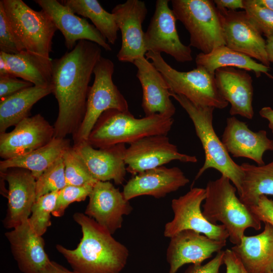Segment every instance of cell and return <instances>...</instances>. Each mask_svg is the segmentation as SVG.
I'll return each mask as SVG.
<instances>
[{"label": "cell", "instance_id": "obj_37", "mask_svg": "<svg viewBox=\"0 0 273 273\" xmlns=\"http://www.w3.org/2000/svg\"><path fill=\"white\" fill-rule=\"evenodd\" d=\"M93 187L92 185H66L59 192L56 204L52 214L55 217L63 216L70 204L84 201L89 197Z\"/></svg>", "mask_w": 273, "mask_h": 273}, {"label": "cell", "instance_id": "obj_41", "mask_svg": "<svg viewBox=\"0 0 273 273\" xmlns=\"http://www.w3.org/2000/svg\"><path fill=\"white\" fill-rule=\"evenodd\" d=\"M224 251L221 250L215 257L207 263L192 264L186 270L185 273H218L220 266L223 263Z\"/></svg>", "mask_w": 273, "mask_h": 273}, {"label": "cell", "instance_id": "obj_46", "mask_svg": "<svg viewBox=\"0 0 273 273\" xmlns=\"http://www.w3.org/2000/svg\"><path fill=\"white\" fill-rule=\"evenodd\" d=\"M265 50L269 63H273V35L266 37Z\"/></svg>", "mask_w": 273, "mask_h": 273}, {"label": "cell", "instance_id": "obj_24", "mask_svg": "<svg viewBox=\"0 0 273 273\" xmlns=\"http://www.w3.org/2000/svg\"><path fill=\"white\" fill-rule=\"evenodd\" d=\"M143 90L142 107L145 116L160 114L172 118L175 108L171 100L167 84L154 64L145 57L133 63Z\"/></svg>", "mask_w": 273, "mask_h": 273}, {"label": "cell", "instance_id": "obj_21", "mask_svg": "<svg viewBox=\"0 0 273 273\" xmlns=\"http://www.w3.org/2000/svg\"><path fill=\"white\" fill-rule=\"evenodd\" d=\"M221 142L229 154L234 157H244L263 165L264 152L273 150V140L264 130L253 131L246 122L235 116L228 117Z\"/></svg>", "mask_w": 273, "mask_h": 273}, {"label": "cell", "instance_id": "obj_15", "mask_svg": "<svg viewBox=\"0 0 273 273\" xmlns=\"http://www.w3.org/2000/svg\"><path fill=\"white\" fill-rule=\"evenodd\" d=\"M54 128L40 114L29 116L9 132L0 133V156L4 160L24 155L49 143Z\"/></svg>", "mask_w": 273, "mask_h": 273}, {"label": "cell", "instance_id": "obj_27", "mask_svg": "<svg viewBox=\"0 0 273 273\" xmlns=\"http://www.w3.org/2000/svg\"><path fill=\"white\" fill-rule=\"evenodd\" d=\"M71 146L66 138H56L48 144L24 155L1 160V172L13 168L29 170L36 180Z\"/></svg>", "mask_w": 273, "mask_h": 273}, {"label": "cell", "instance_id": "obj_25", "mask_svg": "<svg viewBox=\"0 0 273 273\" xmlns=\"http://www.w3.org/2000/svg\"><path fill=\"white\" fill-rule=\"evenodd\" d=\"M214 74L220 94L231 105L230 115L252 119L253 87L250 74L246 70L231 67L218 68Z\"/></svg>", "mask_w": 273, "mask_h": 273}, {"label": "cell", "instance_id": "obj_23", "mask_svg": "<svg viewBox=\"0 0 273 273\" xmlns=\"http://www.w3.org/2000/svg\"><path fill=\"white\" fill-rule=\"evenodd\" d=\"M12 255L22 273H41L51 261L44 241L27 220L5 233Z\"/></svg>", "mask_w": 273, "mask_h": 273}, {"label": "cell", "instance_id": "obj_29", "mask_svg": "<svg viewBox=\"0 0 273 273\" xmlns=\"http://www.w3.org/2000/svg\"><path fill=\"white\" fill-rule=\"evenodd\" d=\"M0 56L7 62L10 75L37 87L52 86V63H48L25 50L16 54L0 52Z\"/></svg>", "mask_w": 273, "mask_h": 273}, {"label": "cell", "instance_id": "obj_1", "mask_svg": "<svg viewBox=\"0 0 273 273\" xmlns=\"http://www.w3.org/2000/svg\"><path fill=\"white\" fill-rule=\"evenodd\" d=\"M101 54L98 44L81 40L72 50L52 60V93L58 104L54 138H66L77 132L85 115L89 83Z\"/></svg>", "mask_w": 273, "mask_h": 273}, {"label": "cell", "instance_id": "obj_28", "mask_svg": "<svg viewBox=\"0 0 273 273\" xmlns=\"http://www.w3.org/2000/svg\"><path fill=\"white\" fill-rule=\"evenodd\" d=\"M53 93L52 86H32L0 100V133L29 117L33 106Z\"/></svg>", "mask_w": 273, "mask_h": 273}, {"label": "cell", "instance_id": "obj_49", "mask_svg": "<svg viewBox=\"0 0 273 273\" xmlns=\"http://www.w3.org/2000/svg\"><path fill=\"white\" fill-rule=\"evenodd\" d=\"M270 273H273V267H272Z\"/></svg>", "mask_w": 273, "mask_h": 273}, {"label": "cell", "instance_id": "obj_4", "mask_svg": "<svg viewBox=\"0 0 273 273\" xmlns=\"http://www.w3.org/2000/svg\"><path fill=\"white\" fill-rule=\"evenodd\" d=\"M206 198L203 204V214L210 223L220 222L229 234L230 241L239 244L245 230L261 229V221L243 203L236 195V188L226 176L221 175L210 180L205 188Z\"/></svg>", "mask_w": 273, "mask_h": 273}, {"label": "cell", "instance_id": "obj_30", "mask_svg": "<svg viewBox=\"0 0 273 273\" xmlns=\"http://www.w3.org/2000/svg\"><path fill=\"white\" fill-rule=\"evenodd\" d=\"M195 62L197 66L202 67L213 74L218 68L231 67L253 71L258 77L261 73H267L269 69L251 57L226 46L218 47L208 54H198L196 57Z\"/></svg>", "mask_w": 273, "mask_h": 273}, {"label": "cell", "instance_id": "obj_11", "mask_svg": "<svg viewBox=\"0 0 273 273\" xmlns=\"http://www.w3.org/2000/svg\"><path fill=\"white\" fill-rule=\"evenodd\" d=\"M169 2L168 0L156 1L154 14L144 33L145 49L147 52L164 53L180 63L191 61L192 50L180 40L177 20Z\"/></svg>", "mask_w": 273, "mask_h": 273}, {"label": "cell", "instance_id": "obj_38", "mask_svg": "<svg viewBox=\"0 0 273 273\" xmlns=\"http://www.w3.org/2000/svg\"><path fill=\"white\" fill-rule=\"evenodd\" d=\"M0 52L16 54L24 49L16 36L0 2Z\"/></svg>", "mask_w": 273, "mask_h": 273}, {"label": "cell", "instance_id": "obj_34", "mask_svg": "<svg viewBox=\"0 0 273 273\" xmlns=\"http://www.w3.org/2000/svg\"><path fill=\"white\" fill-rule=\"evenodd\" d=\"M59 192L50 193L37 198L32 205L28 222L39 236L51 225V214L55 209Z\"/></svg>", "mask_w": 273, "mask_h": 273}, {"label": "cell", "instance_id": "obj_40", "mask_svg": "<svg viewBox=\"0 0 273 273\" xmlns=\"http://www.w3.org/2000/svg\"><path fill=\"white\" fill-rule=\"evenodd\" d=\"M251 212L261 222H267L273 226V200L262 195L257 204L249 207Z\"/></svg>", "mask_w": 273, "mask_h": 273}, {"label": "cell", "instance_id": "obj_35", "mask_svg": "<svg viewBox=\"0 0 273 273\" xmlns=\"http://www.w3.org/2000/svg\"><path fill=\"white\" fill-rule=\"evenodd\" d=\"M66 185L65 166L62 157L36 180V199L50 193L59 192Z\"/></svg>", "mask_w": 273, "mask_h": 273}, {"label": "cell", "instance_id": "obj_31", "mask_svg": "<svg viewBox=\"0 0 273 273\" xmlns=\"http://www.w3.org/2000/svg\"><path fill=\"white\" fill-rule=\"evenodd\" d=\"M240 165L244 176L239 198L243 203L249 208L257 204L260 196H273V161L260 166L249 163Z\"/></svg>", "mask_w": 273, "mask_h": 273}, {"label": "cell", "instance_id": "obj_42", "mask_svg": "<svg viewBox=\"0 0 273 273\" xmlns=\"http://www.w3.org/2000/svg\"><path fill=\"white\" fill-rule=\"evenodd\" d=\"M223 261L225 265L226 273H250L231 249L224 251Z\"/></svg>", "mask_w": 273, "mask_h": 273}, {"label": "cell", "instance_id": "obj_47", "mask_svg": "<svg viewBox=\"0 0 273 273\" xmlns=\"http://www.w3.org/2000/svg\"><path fill=\"white\" fill-rule=\"evenodd\" d=\"M10 75L9 67L4 60L0 56V76Z\"/></svg>", "mask_w": 273, "mask_h": 273}, {"label": "cell", "instance_id": "obj_9", "mask_svg": "<svg viewBox=\"0 0 273 273\" xmlns=\"http://www.w3.org/2000/svg\"><path fill=\"white\" fill-rule=\"evenodd\" d=\"M114 64L109 58L101 57L95 66L94 82L90 86L83 119L73 135L74 144L87 142L101 115L110 109L128 111V104L113 81Z\"/></svg>", "mask_w": 273, "mask_h": 273}, {"label": "cell", "instance_id": "obj_14", "mask_svg": "<svg viewBox=\"0 0 273 273\" xmlns=\"http://www.w3.org/2000/svg\"><path fill=\"white\" fill-rule=\"evenodd\" d=\"M111 13L115 17L121 33V46L117 55L118 60L133 63L144 57L147 51L142 24L148 13L145 3L140 0H127L116 5Z\"/></svg>", "mask_w": 273, "mask_h": 273}, {"label": "cell", "instance_id": "obj_6", "mask_svg": "<svg viewBox=\"0 0 273 273\" xmlns=\"http://www.w3.org/2000/svg\"><path fill=\"white\" fill-rule=\"evenodd\" d=\"M0 2L24 50L52 63V39L58 29L48 14L32 9L22 0Z\"/></svg>", "mask_w": 273, "mask_h": 273}, {"label": "cell", "instance_id": "obj_19", "mask_svg": "<svg viewBox=\"0 0 273 273\" xmlns=\"http://www.w3.org/2000/svg\"><path fill=\"white\" fill-rule=\"evenodd\" d=\"M170 239L166 252L169 273H176L186 264H201L213 253L222 250L226 243V241L213 240L190 230L181 231Z\"/></svg>", "mask_w": 273, "mask_h": 273}, {"label": "cell", "instance_id": "obj_16", "mask_svg": "<svg viewBox=\"0 0 273 273\" xmlns=\"http://www.w3.org/2000/svg\"><path fill=\"white\" fill-rule=\"evenodd\" d=\"M132 211L129 201L110 181H98L89 196L84 214L113 235L121 228L123 216Z\"/></svg>", "mask_w": 273, "mask_h": 273}, {"label": "cell", "instance_id": "obj_45", "mask_svg": "<svg viewBox=\"0 0 273 273\" xmlns=\"http://www.w3.org/2000/svg\"><path fill=\"white\" fill-rule=\"evenodd\" d=\"M261 117L269 121L268 127L273 133V109L269 107H264L259 111Z\"/></svg>", "mask_w": 273, "mask_h": 273}, {"label": "cell", "instance_id": "obj_20", "mask_svg": "<svg viewBox=\"0 0 273 273\" xmlns=\"http://www.w3.org/2000/svg\"><path fill=\"white\" fill-rule=\"evenodd\" d=\"M97 181L113 180L117 185L125 180L126 173L125 144L97 149L87 142L75 143L72 147Z\"/></svg>", "mask_w": 273, "mask_h": 273}, {"label": "cell", "instance_id": "obj_32", "mask_svg": "<svg viewBox=\"0 0 273 273\" xmlns=\"http://www.w3.org/2000/svg\"><path fill=\"white\" fill-rule=\"evenodd\" d=\"M61 3L75 14L89 19L109 44L115 43L119 30L115 17L97 0H65Z\"/></svg>", "mask_w": 273, "mask_h": 273}, {"label": "cell", "instance_id": "obj_13", "mask_svg": "<svg viewBox=\"0 0 273 273\" xmlns=\"http://www.w3.org/2000/svg\"><path fill=\"white\" fill-rule=\"evenodd\" d=\"M219 10V9H218ZM225 46L269 68L262 34L244 11L219 10Z\"/></svg>", "mask_w": 273, "mask_h": 273}, {"label": "cell", "instance_id": "obj_26", "mask_svg": "<svg viewBox=\"0 0 273 273\" xmlns=\"http://www.w3.org/2000/svg\"><path fill=\"white\" fill-rule=\"evenodd\" d=\"M231 249L250 273H270L273 267V226L264 222L261 233L244 235Z\"/></svg>", "mask_w": 273, "mask_h": 273}, {"label": "cell", "instance_id": "obj_17", "mask_svg": "<svg viewBox=\"0 0 273 273\" xmlns=\"http://www.w3.org/2000/svg\"><path fill=\"white\" fill-rule=\"evenodd\" d=\"M34 2L48 14L61 32L68 50H72L78 41L86 40L98 44L106 51H112L111 45L93 24L78 16L61 2L57 0H35Z\"/></svg>", "mask_w": 273, "mask_h": 273}, {"label": "cell", "instance_id": "obj_7", "mask_svg": "<svg viewBox=\"0 0 273 273\" xmlns=\"http://www.w3.org/2000/svg\"><path fill=\"white\" fill-rule=\"evenodd\" d=\"M145 56L161 73L170 93L182 95L200 106L220 109L228 106L217 87L215 74L201 66L188 71H178L159 53L147 52Z\"/></svg>", "mask_w": 273, "mask_h": 273}, {"label": "cell", "instance_id": "obj_44", "mask_svg": "<svg viewBox=\"0 0 273 273\" xmlns=\"http://www.w3.org/2000/svg\"><path fill=\"white\" fill-rule=\"evenodd\" d=\"M41 273H75L70 271L56 262L51 260Z\"/></svg>", "mask_w": 273, "mask_h": 273}, {"label": "cell", "instance_id": "obj_48", "mask_svg": "<svg viewBox=\"0 0 273 273\" xmlns=\"http://www.w3.org/2000/svg\"><path fill=\"white\" fill-rule=\"evenodd\" d=\"M259 4L273 12V0H257Z\"/></svg>", "mask_w": 273, "mask_h": 273}, {"label": "cell", "instance_id": "obj_39", "mask_svg": "<svg viewBox=\"0 0 273 273\" xmlns=\"http://www.w3.org/2000/svg\"><path fill=\"white\" fill-rule=\"evenodd\" d=\"M34 85L11 75L0 76V100Z\"/></svg>", "mask_w": 273, "mask_h": 273}, {"label": "cell", "instance_id": "obj_3", "mask_svg": "<svg viewBox=\"0 0 273 273\" xmlns=\"http://www.w3.org/2000/svg\"><path fill=\"white\" fill-rule=\"evenodd\" d=\"M174 120L160 114L137 118L128 111L110 109L100 117L87 142L103 149L119 144H129L154 135H167Z\"/></svg>", "mask_w": 273, "mask_h": 273}, {"label": "cell", "instance_id": "obj_36", "mask_svg": "<svg viewBox=\"0 0 273 273\" xmlns=\"http://www.w3.org/2000/svg\"><path fill=\"white\" fill-rule=\"evenodd\" d=\"M244 10L257 28L266 37L273 35V12L257 0H243Z\"/></svg>", "mask_w": 273, "mask_h": 273}, {"label": "cell", "instance_id": "obj_33", "mask_svg": "<svg viewBox=\"0 0 273 273\" xmlns=\"http://www.w3.org/2000/svg\"><path fill=\"white\" fill-rule=\"evenodd\" d=\"M62 159L67 185L94 186L98 181L92 176L82 159L72 147L65 151Z\"/></svg>", "mask_w": 273, "mask_h": 273}, {"label": "cell", "instance_id": "obj_10", "mask_svg": "<svg viewBox=\"0 0 273 273\" xmlns=\"http://www.w3.org/2000/svg\"><path fill=\"white\" fill-rule=\"evenodd\" d=\"M205 198V189L193 188L185 195L173 199L171 206L174 216L165 224L164 236L171 238L181 231L190 230L213 240L226 241L229 234L224 226L210 223L203 214L201 205Z\"/></svg>", "mask_w": 273, "mask_h": 273}, {"label": "cell", "instance_id": "obj_18", "mask_svg": "<svg viewBox=\"0 0 273 273\" xmlns=\"http://www.w3.org/2000/svg\"><path fill=\"white\" fill-rule=\"evenodd\" d=\"M8 183V208L4 226L13 229L28 219L36 199V179L27 169L13 168L1 172Z\"/></svg>", "mask_w": 273, "mask_h": 273}, {"label": "cell", "instance_id": "obj_12", "mask_svg": "<svg viewBox=\"0 0 273 273\" xmlns=\"http://www.w3.org/2000/svg\"><path fill=\"white\" fill-rule=\"evenodd\" d=\"M174 160L185 163L198 161L195 156L180 153L166 135H151L131 143L124 155L126 170L133 175Z\"/></svg>", "mask_w": 273, "mask_h": 273}, {"label": "cell", "instance_id": "obj_8", "mask_svg": "<svg viewBox=\"0 0 273 273\" xmlns=\"http://www.w3.org/2000/svg\"><path fill=\"white\" fill-rule=\"evenodd\" d=\"M172 11L190 34V46L208 54L225 46L219 10L213 1L172 0Z\"/></svg>", "mask_w": 273, "mask_h": 273}, {"label": "cell", "instance_id": "obj_2", "mask_svg": "<svg viewBox=\"0 0 273 273\" xmlns=\"http://www.w3.org/2000/svg\"><path fill=\"white\" fill-rule=\"evenodd\" d=\"M73 219L81 228L77 247L69 249L58 244L56 249L75 273H120L129 256L128 249L107 230L85 214L76 212Z\"/></svg>", "mask_w": 273, "mask_h": 273}, {"label": "cell", "instance_id": "obj_43", "mask_svg": "<svg viewBox=\"0 0 273 273\" xmlns=\"http://www.w3.org/2000/svg\"><path fill=\"white\" fill-rule=\"evenodd\" d=\"M216 8L235 11L238 9H244L243 0H214Z\"/></svg>", "mask_w": 273, "mask_h": 273}, {"label": "cell", "instance_id": "obj_22", "mask_svg": "<svg viewBox=\"0 0 273 273\" xmlns=\"http://www.w3.org/2000/svg\"><path fill=\"white\" fill-rule=\"evenodd\" d=\"M189 181L179 168L162 166L134 175L124 185L122 193L128 201L143 195L161 198L185 186Z\"/></svg>", "mask_w": 273, "mask_h": 273}, {"label": "cell", "instance_id": "obj_5", "mask_svg": "<svg viewBox=\"0 0 273 273\" xmlns=\"http://www.w3.org/2000/svg\"><path fill=\"white\" fill-rule=\"evenodd\" d=\"M170 94L188 113L204 151V163L198 171L195 180L198 179L207 169H214L232 182L239 195L243 171L241 165L232 159L214 130L212 122L215 108L196 105L182 95L172 93Z\"/></svg>", "mask_w": 273, "mask_h": 273}]
</instances>
